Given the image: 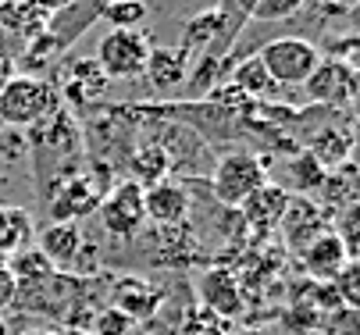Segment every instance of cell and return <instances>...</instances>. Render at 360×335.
I'll return each mask as SVG.
<instances>
[{"instance_id":"6da1fadb","label":"cell","mask_w":360,"mask_h":335,"mask_svg":"<svg viewBox=\"0 0 360 335\" xmlns=\"http://www.w3.org/2000/svg\"><path fill=\"white\" fill-rule=\"evenodd\" d=\"M54 111H58V93L46 79L11 75V82L0 89V121L8 129H32Z\"/></svg>"},{"instance_id":"7a4b0ae2","label":"cell","mask_w":360,"mask_h":335,"mask_svg":"<svg viewBox=\"0 0 360 335\" xmlns=\"http://www.w3.org/2000/svg\"><path fill=\"white\" fill-rule=\"evenodd\" d=\"M261 65L275 86H303L311 72L321 65V51L303 36H282L261 46Z\"/></svg>"},{"instance_id":"3957f363","label":"cell","mask_w":360,"mask_h":335,"mask_svg":"<svg viewBox=\"0 0 360 335\" xmlns=\"http://www.w3.org/2000/svg\"><path fill=\"white\" fill-rule=\"evenodd\" d=\"M150 51L153 46L143 29H111L96 43V68L104 79H136L143 75Z\"/></svg>"},{"instance_id":"277c9868","label":"cell","mask_w":360,"mask_h":335,"mask_svg":"<svg viewBox=\"0 0 360 335\" xmlns=\"http://www.w3.org/2000/svg\"><path fill=\"white\" fill-rule=\"evenodd\" d=\"M268 182V164L253 154H225L211 175V185H214V197L229 207H239L250 193H257Z\"/></svg>"},{"instance_id":"5b68a950","label":"cell","mask_w":360,"mask_h":335,"mask_svg":"<svg viewBox=\"0 0 360 335\" xmlns=\"http://www.w3.org/2000/svg\"><path fill=\"white\" fill-rule=\"evenodd\" d=\"M100 221L104 228L118 239H136L143 221H146V211H143V185L139 182H118L111 193L100 200Z\"/></svg>"},{"instance_id":"8992f818","label":"cell","mask_w":360,"mask_h":335,"mask_svg":"<svg viewBox=\"0 0 360 335\" xmlns=\"http://www.w3.org/2000/svg\"><path fill=\"white\" fill-rule=\"evenodd\" d=\"M303 89H307V100L311 104L342 107L356 97V72H353V65H346L339 58H332V61L321 58V65L311 72V79L303 82Z\"/></svg>"},{"instance_id":"52a82bcc","label":"cell","mask_w":360,"mask_h":335,"mask_svg":"<svg viewBox=\"0 0 360 335\" xmlns=\"http://www.w3.org/2000/svg\"><path fill=\"white\" fill-rule=\"evenodd\" d=\"M100 200H104V189L96 182H89L86 175H68L50 193V214H54V221H75V218L93 214Z\"/></svg>"},{"instance_id":"ba28073f","label":"cell","mask_w":360,"mask_h":335,"mask_svg":"<svg viewBox=\"0 0 360 335\" xmlns=\"http://www.w3.org/2000/svg\"><path fill=\"white\" fill-rule=\"evenodd\" d=\"M143 211L161 228H175L189 218V193L172 178H158V182L143 185Z\"/></svg>"},{"instance_id":"9c48e42d","label":"cell","mask_w":360,"mask_h":335,"mask_svg":"<svg viewBox=\"0 0 360 335\" xmlns=\"http://www.w3.org/2000/svg\"><path fill=\"white\" fill-rule=\"evenodd\" d=\"M300 257H303V268L314 282H332L349 264V250H346L342 235L335 228H325L321 235H314L311 243L300 250Z\"/></svg>"},{"instance_id":"30bf717a","label":"cell","mask_w":360,"mask_h":335,"mask_svg":"<svg viewBox=\"0 0 360 335\" xmlns=\"http://www.w3.org/2000/svg\"><path fill=\"white\" fill-rule=\"evenodd\" d=\"M54 268H65L72 261H79V254L86 250V239L79 232L75 221H50L39 228V247H36Z\"/></svg>"},{"instance_id":"8fae6325","label":"cell","mask_w":360,"mask_h":335,"mask_svg":"<svg viewBox=\"0 0 360 335\" xmlns=\"http://www.w3.org/2000/svg\"><path fill=\"white\" fill-rule=\"evenodd\" d=\"M289 200H292V197H289V189H285V185L264 182V185L257 189V193H250L239 207H243L246 225H253V228H275V225L282 221Z\"/></svg>"},{"instance_id":"7c38bea8","label":"cell","mask_w":360,"mask_h":335,"mask_svg":"<svg viewBox=\"0 0 360 335\" xmlns=\"http://www.w3.org/2000/svg\"><path fill=\"white\" fill-rule=\"evenodd\" d=\"M111 307H118L132 321H146L161 307V289H153V285L143 282V278H122L111 289Z\"/></svg>"},{"instance_id":"4fadbf2b","label":"cell","mask_w":360,"mask_h":335,"mask_svg":"<svg viewBox=\"0 0 360 335\" xmlns=\"http://www.w3.org/2000/svg\"><path fill=\"white\" fill-rule=\"evenodd\" d=\"M200 296L203 303H207L214 314H239L243 310V289H239V282L236 275L214 268L200 278Z\"/></svg>"},{"instance_id":"5bb4252c","label":"cell","mask_w":360,"mask_h":335,"mask_svg":"<svg viewBox=\"0 0 360 335\" xmlns=\"http://www.w3.org/2000/svg\"><path fill=\"white\" fill-rule=\"evenodd\" d=\"M307 154H311L325 171L342 168V164L349 161V154H353V132L328 125V129H321V132L311 139V150H307Z\"/></svg>"},{"instance_id":"9a60e30c","label":"cell","mask_w":360,"mask_h":335,"mask_svg":"<svg viewBox=\"0 0 360 335\" xmlns=\"http://www.w3.org/2000/svg\"><path fill=\"white\" fill-rule=\"evenodd\" d=\"M32 239V218L18 204H0V257H15Z\"/></svg>"},{"instance_id":"2e32d148","label":"cell","mask_w":360,"mask_h":335,"mask_svg":"<svg viewBox=\"0 0 360 335\" xmlns=\"http://www.w3.org/2000/svg\"><path fill=\"white\" fill-rule=\"evenodd\" d=\"M186 68H189V51H168V46H161V51H150L143 72L150 75V82L158 89H172L186 79Z\"/></svg>"},{"instance_id":"e0dca14e","label":"cell","mask_w":360,"mask_h":335,"mask_svg":"<svg viewBox=\"0 0 360 335\" xmlns=\"http://www.w3.org/2000/svg\"><path fill=\"white\" fill-rule=\"evenodd\" d=\"M232 86L243 93V97L250 100V97H271V93L278 89L275 82H271V75L264 72V65H261V58H243L236 68H232Z\"/></svg>"},{"instance_id":"ac0fdd59","label":"cell","mask_w":360,"mask_h":335,"mask_svg":"<svg viewBox=\"0 0 360 335\" xmlns=\"http://www.w3.org/2000/svg\"><path fill=\"white\" fill-rule=\"evenodd\" d=\"M285 178H289V185L296 189V193H303V197H307V193H318V189L325 185L328 171H325L311 154L303 150V154H296V157L285 164Z\"/></svg>"},{"instance_id":"d6986e66","label":"cell","mask_w":360,"mask_h":335,"mask_svg":"<svg viewBox=\"0 0 360 335\" xmlns=\"http://www.w3.org/2000/svg\"><path fill=\"white\" fill-rule=\"evenodd\" d=\"M104 22L111 29H139L146 22V4L143 0H108Z\"/></svg>"},{"instance_id":"ffe728a7","label":"cell","mask_w":360,"mask_h":335,"mask_svg":"<svg viewBox=\"0 0 360 335\" xmlns=\"http://www.w3.org/2000/svg\"><path fill=\"white\" fill-rule=\"evenodd\" d=\"M8 268H11V275L18 278V285H25V282H39V278H46V275H54V271H58V268L50 264L39 250L15 254V261H11Z\"/></svg>"},{"instance_id":"44dd1931","label":"cell","mask_w":360,"mask_h":335,"mask_svg":"<svg viewBox=\"0 0 360 335\" xmlns=\"http://www.w3.org/2000/svg\"><path fill=\"white\" fill-rule=\"evenodd\" d=\"M307 8V0H253L250 8V18L253 22H282V18H292Z\"/></svg>"},{"instance_id":"7402d4cb","label":"cell","mask_w":360,"mask_h":335,"mask_svg":"<svg viewBox=\"0 0 360 335\" xmlns=\"http://www.w3.org/2000/svg\"><path fill=\"white\" fill-rule=\"evenodd\" d=\"M136 328V321L129 317V314H122L118 307H104V310H96V317H93V335H129Z\"/></svg>"},{"instance_id":"603a6c76","label":"cell","mask_w":360,"mask_h":335,"mask_svg":"<svg viewBox=\"0 0 360 335\" xmlns=\"http://www.w3.org/2000/svg\"><path fill=\"white\" fill-rule=\"evenodd\" d=\"M132 168L146 178V182H158L165 171H168V154L161 147H139L136 157H132Z\"/></svg>"},{"instance_id":"cb8c5ba5","label":"cell","mask_w":360,"mask_h":335,"mask_svg":"<svg viewBox=\"0 0 360 335\" xmlns=\"http://www.w3.org/2000/svg\"><path fill=\"white\" fill-rule=\"evenodd\" d=\"M18 303V278L11 275L8 264H0V310H8Z\"/></svg>"},{"instance_id":"d4e9b609","label":"cell","mask_w":360,"mask_h":335,"mask_svg":"<svg viewBox=\"0 0 360 335\" xmlns=\"http://www.w3.org/2000/svg\"><path fill=\"white\" fill-rule=\"evenodd\" d=\"M72 4H75V0H29V8H36V11H39V15H46V18H50V15L68 11Z\"/></svg>"},{"instance_id":"484cf974","label":"cell","mask_w":360,"mask_h":335,"mask_svg":"<svg viewBox=\"0 0 360 335\" xmlns=\"http://www.w3.org/2000/svg\"><path fill=\"white\" fill-rule=\"evenodd\" d=\"M318 4H321L325 11H332V15H353L360 0H318Z\"/></svg>"},{"instance_id":"4316f807","label":"cell","mask_w":360,"mask_h":335,"mask_svg":"<svg viewBox=\"0 0 360 335\" xmlns=\"http://www.w3.org/2000/svg\"><path fill=\"white\" fill-rule=\"evenodd\" d=\"M11 75H15V68H11L8 54H0V89H4V86L11 82Z\"/></svg>"},{"instance_id":"83f0119b","label":"cell","mask_w":360,"mask_h":335,"mask_svg":"<svg viewBox=\"0 0 360 335\" xmlns=\"http://www.w3.org/2000/svg\"><path fill=\"white\" fill-rule=\"evenodd\" d=\"M22 335H58V331H50V328H29V331H22Z\"/></svg>"},{"instance_id":"f1b7e54d","label":"cell","mask_w":360,"mask_h":335,"mask_svg":"<svg viewBox=\"0 0 360 335\" xmlns=\"http://www.w3.org/2000/svg\"><path fill=\"white\" fill-rule=\"evenodd\" d=\"M65 335H93L89 328H72V331H65Z\"/></svg>"},{"instance_id":"f546056e","label":"cell","mask_w":360,"mask_h":335,"mask_svg":"<svg viewBox=\"0 0 360 335\" xmlns=\"http://www.w3.org/2000/svg\"><path fill=\"white\" fill-rule=\"evenodd\" d=\"M0 335H11V331H8V324H4V317H0Z\"/></svg>"}]
</instances>
